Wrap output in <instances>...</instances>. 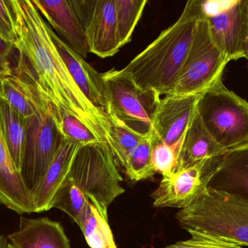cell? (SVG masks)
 <instances>
[{
    "instance_id": "obj_12",
    "label": "cell",
    "mask_w": 248,
    "mask_h": 248,
    "mask_svg": "<svg viewBox=\"0 0 248 248\" xmlns=\"http://www.w3.org/2000/svg\"><path fill=\"white\" fill-rule=\"evenodd\" d=\"M208 165L207 188L248 201V144L210 159Z\"/></svg>"
},
{
    "instance_id": "obj_14",
    "label": "cell",
    "mask_w": 248,
    "mask_h": 248,
    "mask_svg": "<svg viewBox=\"0 0 248 248\" xmlns=\"http://www.w3.org/2000/svg\"><path fill=\"white\" fill-rule=\"evenodd\" d=\"M89 52L102 58L113 56L121 46L115 0H91L86 24Z\"/></svg>"
},
{
    "instance_id": "obj_29",
    "label": "cell",
    "mask_w": 248,
    "mask_h": 248,
    "mask_svg": "<svg viewBox=\"0 0 248 248\" xmlns=\"http://www.w3.org/2000/svg\"><path fill=\"white\" fill-rule=\"evenodd\" d=\"M0 38L13 46L17 40L9 0H0Z\"/></svg>"
},
{
    "instance_id": "obj_33",
    "label": "cell",
    "mask_w": 248,
    "mask_h": 248,
    "mask_svg": "<svg viewBox=\"0 0 248 248\" xmlns=\"http://www.w3.org/2000/svg\"><path fill=\"white\" fill-rule=\"evenodd\" d=\"M7 248H15L14 246H13V245L10 244V243H8V245H7Z\"/></svg>"
},
{
    "instance_id": "obj_9",
    "label": "cell",
    "mask_w": 248,
    "mask_h": 248,
    "mask_svg": "<svg viewBox=\"0 0 248 248\" xmlns=\"http://www.w3.org/2000/svg\"><path fill=\"white\" fill-rule=\"evenodd\" d=\"M46 23L77 53L86 59L89 52L86 24L90 0H32ZM53 30V31H54Z\"/></svg>"
},
{
    "instance_id": "obj_20",
    "label": "cell",
    "mask_w": 248,
    "mask_h": 248,
    "mask_svg": "<svg viewBox=\"0 0 248 248\" xmlns=\"http://www.w3.org/2000/svg\"><path fill=\"white\" fill-rule=\"evenodd\" d=\"M0 126L7 149L20 173L27 137L28 119L0 97Z\"/></svg>"
},
{
    "instance_id": "obj_13",
    "label": "cell",
    "mask_w": 248,
    "mask_h": 248,
    "mask_svg": "<svg viewBox=\"0 0 248 248\" xmlns=\"http://www.w3.org/2000/svg\"><path fill=\"white\" fill-rule=\"evenodd\" d=\"M205 17L214 41L229 61L244 58L246 38L245 0L230 1L217 14Z\"/></svg>"
},
{
    "instance_id": "obj_27",
    "label": "cell",
    "mask_w": 248,
    "mask_h": 248,
    "mask_svg": "<svg viewBox=\"0 0 248 248\" xmlns=\"http://www.w3.org/2000/svg\"><path fill=\"white\" fill-rule=\"evenodd\" d=\"M59 130L64 138L80 144L102 142L100 138L79 119L68 113L61 114Z\"/></svg>"
},
{
    "instance_id": "obj_31",
    "label": "cell",
    "mask_w": 248,
    "mask_h": 248,
    "mask_svg": "<svg viewBox=\"0 0 248 248\" xmlns=\"http://www.w3.org/2000/svg\"><path fill=\"white\" fill-rule=\"evenodd\" d=\"M246 2V38L245 42L244 58L248 61V0H245Z\"/></svg>"
},
{
    "instance_id": "obj_10",
    "label": "cell",
    "mask_w": 248,
    "mask_h": 248,
    "mask_svg": "<svg viewBox=\"0 0 248 248\" xmlns=\"http://www.w3.org/2000/svg\"><path fill=\"white\" fill-rule=\"evenodd\" d=\"M200 96L167 95L156 102L151 115L153 141L170 146L180 143L195 115Z\"/></svg>"
},
{
    "instance_id": "obj_22",
    "label": "cell",
    "mask_w": 248,
    "mask_h": 248,
    "mask_svg": "<svg viewBox=\"0 0 248 248\" xmlns=\"http://www.w3.org/2000/svg\"><path fill=\"white\" fill-rule=\"evenodd\" d=\"M76 223L81 228L90 248H117L108 221L90 201L83 207Z\"/></svg>"
},
{
    "instance_id": "obj_11",
    "label": "cell",
    "mask_w": 248,
    "mask_h": 248,
    "mask_svg": "<svg viewBox=\"0 0 248 248\" xmlns=\"http://www.w3.org/2000/svg\"><path fill=\"white\" fill-rule=\"evenodd\" d=\"M207 161L163 176L151 195L153 205L181 210L190 205L206 187L209 176Z\"/></svg>"
},
{
    "instance_id": "obj_23",
    "label": "cell",
    "mask_w": 248,
    "mask_h": 248,
    "mask_svg": "<svg viewBox=\"0 0 248 248\" xmlns=\"http://www.w3.org/2000/svg\"><path fill=\"white\" fill-rule=\"evenodd\" d=\"M153 141L151 132L128 154L125 168L127 176L134 182L153 177L156 172L153 162Z\"/></svg>"
},
{
    "instance_id": "obj_30",
    "label": "cell",
    "mask_w": 248,
    "mask_h": 248,
    "mask_svg": "<svg viewBox=\"0 0 248 248\" xmlns=\"http://www.w3.org/2000/svg\"><path fill=\"white\" fill-rule=\"evenodd\" d=\"M13 74V69L8 57L0 53V79L12 76Z\"/></svg>"
},
{
    "instance_id": "obj_16",
    "label": "cell",
    "mask_w": 248,
    "mask_h": 248,
    "mask_svg": "<svg viewBox=\"0 0 248 248\" xmlns=\"http://www.w3.org/2000/svg\"><path fill=\"white\" fill-rule=\"evenodd\" d=\"M7 238L16 248H71L62 225L48 218L21 216L18 229Z\"/></svg>"
},
{
    "instance_id": "obj_25",
    "label": "cell",
    "mask_w": 248,
    "mask_h": 248,
    "mask_svg": "<svg viewBox=\"0 0 248 248\" xmlns=\"http://www.w3.org/2000/svg\"><path fill=\"white\" fill-rule=\"evenodd\" d=\"M147 4V0H115L116 24L122 48L131 42Z\"/></svg>"
},
{
    "instance_id": "obj_28",
    "label": "cell",
    "mask_w": 248,
    "mask_h": 248,
    "mask_svg": "<svg viewBox=\"0 0 248 248\" xmlns=\"http://www.w3.org/2000/svg\"><path fill=\"white\" fill-rule=\"evenodd\" d=\"M192 238L179 241L165 248H243L238 245L219 239L200 235H191Z\"/></svg>"
},
{
    "instance_id": "obj_4",
    "label": "cell",
    "mask_w": 248,
    "mask_h": 248,
    "mask_svg": "<svg viewBox=\"0 0 248 248\" xmlns=\"http://www.w3.org/2000/svg\"><path fill=\"white\" fill-rule=\"evenodd\" d=\"M191 235L226 240L248 248V201L205 187L190 205L176 214Z\"/></svg>"
},
{
    "instance_id": "obj_26",
    "label": "cell",
    "mask_w": 248,
    "mask_h": 248,
    "mask_svg": "<svg viewBox=\"0 0 248 248\" xmlns=\"http://www.w3.org/2000/svg\"><path fill=\"white\" fill-rule=\"evenodd\" d=\"M182 141L171 146L153 141V162L156 173L166 176L175 171Z\"/></svg>"
},
{
    "instance_id": "obj_2",
    "label": "cell",
    "mask_w": 248,
    "mask_h": 248,
    "mask_svg": "<svg viewBox=\"0 0 248 248\" xmlns=\"http://www.w3.org/2000/svg\"><path fill=\"white\" fill-rule=\"evenodd\" d=\"M122 182L108 144H81L65 181L55 194L52 208L63 211L77 222L83 207L90 201L108 221L109 205L125 192Z\"/></svg>"
},
{
    "instance_id": "obj_5",
    "label": "cell",
    "mask_w": 248,
    "mask_h": 248,
    "mask_svg": "<svg viewBox=\"0 0 248 248\" xmlns=\"http://www.w3.org/2000/svg\"><path fill=\"white\" fill-rule=\"evenodd\" d=\"M197 111L223 151L248 144V102L228 90L222 80L200 96Z\"/></svg>"
},
{
    "instance_id": "obj_18",
    "label": "cell",
    "mask_w": 248,
    "mask_h": 248,
    "mask_svg": "<svg viewBox=\"0 0 248 248\" xmlns=\"http://www.w3.org/2000/svg\"><path fill=\"white\" fill-rule=\"evenodd\" d=\"M0 203L19 215L33 212L31 196L7 149L0 126Z\"/></svg>"
},
{
    "instance_id": "obj_32",
    "label": "cell",
    "mask_w": 248,
    "mask_h": 248,
    "mask_svg": "<svg viewBox=\"0 0 248 248\" xmlns=\"http://www.w3.org/2000/svg\"><path fill=\"white\" fill-rule=\"evenodd\" d=\"M8 243L7 237L3 234H0V248H7Z\"/></svg>"
},
{
    "instance_id": "obj_8",
    "label": "cell",
    "mask_w": 248,
    "mask_h": 248,
    "mask_svg": "<svg viewBox=\"0 0 248 248\" xmlns=\"http://www.w3.org/2000/svg\"><path fill=\"white\" fill-rule=\"evenodd\" d=\"M107 95L109 119L121 121L140 133L151 132V115L147 102L151 95L141 91L127 73L115 68L102 73Z\"/></svg>"
},
{
    "instance_id": "obj_24",
    "label": "cell",
    "mask_w": 248,
    "mask_h": 248,
    "mask_svg": "<svg viewBox=\"0 0 248 248\" xmlns=\"http://www.w3.org/2000/svg\"><path fill=\"white\" fill-rule=\"evenodd\" d=\"M109 119L110 129L108 144L116 160L124 167L130 151L148 136L151 132L146 134L140 133L118 119Z\"/></svg>"
},
{
    "instance_id": "obj_17",
    "label": "cell",
    "mask_w": 248,
    "mask_h": 248,
    "mask_svg": "<svg viewBox=\"0 0 248 248\" xmlns=\"http://www.w3.org/2000/svg\"><path fill=\"white\" fill-rule=\"evenodd\" d=\"M81 144L62 137L52 164L31 194L33 212L42 213L52 209L55 194L65 181L76 153Z\"/></svg>"
},
{
    "instance_id": "obj_21",
    "label": "cell",
    "mask_w": 248,
    "mask_h": 248,
    "mask_svg": "<svg viewBox=\"0 0 248 248\" xmlns=\"http://www.w3.org/2000/svg\"><path fill=\"white\" fill-rule=\"evenodd\" d=\"M0 97L26 119L36 115L44 99L34 87L15 74L0 79Z\"/></svg>"
},
{
    "instance_id": "obj_3",
    "label": "cell",
    "mask_w": 248,
    "mask_h": 248,
    "mask_svg": "<svg viewBox=\"0 0 248 248\" xmlns=\"http://www.w3.org/2000/svg\"><path fill=\"white\" fill-rule=\"evenodd\" d=\"M201 13V0L188 1L179 19L123 68L141 91L154 98L155 103L173 90Z\"/></svg>"
},
{
    "instance_id": "obj_6",
    "label": "cell",
    "mask_w": 248,
    "mask_h": 248,
    "mask_svg": "<svg viewBox=\"0 0 248 248\" xmlns=\"http://www.w3.org/2000/svg\"><path fill=\"white\" fill-rule=\"evenodd\" d=\"M229 61L218 48L210 30L209 23L201 13L194 32L192 44L178 76L172 96H199L222 80Z\"/></svg>"
},
{
    "instance_id": "obj_7",
    "label": "cell",
    "mask_w": 248,
    "mask_h": 248,
    "mask_svg": "<svg viewBox=\"0 0 248 248\" xmlns=\"http://www.w3.org/2000/svg\"><path fill=\"white\" fill-rule=\"evenodd\" d=\"M53 105L42 99L36 115L28 119L27 137L20 175L31 196L52 164L62 139Z\"/></svg>"
},
{
    "instance_id": "obj_15",
    "label": "cell",
    "mask_w": 248,
    "mask_h": 248,
    "mask_svg": "<svg viewBox=\"0 0 248 248\" xmlns=\"http://www.w3.org/2000/svg\"><path fill=\"white\" fill-rule=\"evenodd\" d=\"M50 33L71 77L81 93L94 107L107 115V95L102 73L96 71L84 58L58 36L52 28Z\"/></svg>"
},
{
    "instance_id": "obj_19",
    "label": "cell",
    "mask_w": 248,
    "mask_h": 248,
    "mask_svg": "<svg viewBox=\"0 0 248 248\" xmlns=\"http://www.w3.org/2000/svg\"><path fill=\"white\" fill-rule=\"evenodd\" d=\"M223 152L224 151L205 129L196 108L184 136L174 172L207 161Z\"/></svg>"
},
{
    "instance_id": "obj_1",
    "label": "cell",
    "mask_w": 248,
    "mask_h": 248,
    "mask_svg": "<svg viewBox=\"0 0 248 248\" xmlns=\"http://www.w3.org/2000/svg\"><path fill=\"white\" fill-rule=\"evenodd\" d=\"M18 51L13 74L27 82L50 102L60 118L68 113L79 119L103 143H108V116L94 107L71 77L50 33V26L32 0H9Z\"/></svg>"
}]
</instances>
